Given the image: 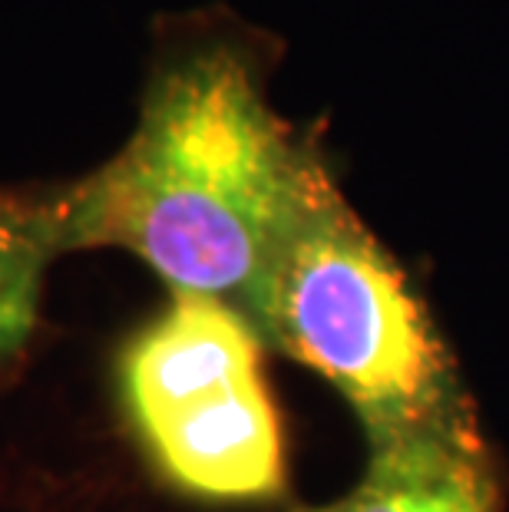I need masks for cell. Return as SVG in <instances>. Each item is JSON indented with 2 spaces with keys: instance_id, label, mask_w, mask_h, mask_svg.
<instances>
[{
  "instance_id": "6da1fadb",
  "label": "cell",
  "mask_w": 509,
  "mask_h": 512,
  "mask_svg": "<svg viewBox=\"0 0 509 512\" xmlns=\"http://www.w3.org/2000/svg\"><path fill=\"white\" fill-rule=\"evenodd\" d=\"M324 169L278 116L242 40L189 37L153 63L126 143L47 192L53 245L57 255L119 248L169 294L245 311Z\"/></svg>"
},
{
  "instance_id": "7a4b0ae2",
  "label": "cell",
  "mask_w": 509,
  "mask_h": 512,
  "mask_svg": "<svg viewBox=\"0 0 509 512\" xmlns=\"http://www.w3.org/2000/svg\"><path fill=\"white\" fill-rule=\"evenodd\" d=\"M242 314L265 347L341 390L367 443L476 423L404 268L328 169L314 179Z\"/></svg>"
},
{
  "instance_id": "3957f363",
  "label": "cell",
  "mask_w": 509,
  "mask_h": 512,
  "mask_svg": "<svg viewBox=\"0 0 509 512\" xmlns=\"http://www.w3.org/2000/svg\"><path fill=\"white\" fill-rule=\"evenodd\" d=\"M169 298L119 357V390L139 443L159 473L192 496H278L285 450L262 374V337L225 301Z\"/></svg>"
},
{
  "instance_id": "277c9868",
  "label": "cell",
  "mask_w": 509,
  "mask_h": 512,
  "mask_svg": "<svg viewBox=\"0 0 509 512\" xmlns=\"http://www.w3.org/2000/svg\"><path fill=\"white\" fill-rule=\"evenodd\" d=\"M305 512H500V476L476 423L407 433L371 443L361 483Z\"/></svg>"
},
{
  "instance_id": "5b68a950",
  "label": "cell",
  "mask_w": 509,
  "mask_h": 512,
  "mask_svg": "<svg viewBox=\"0 0 509 512\" xmlns=\"http://www.w3.org/2000/svg\"><path fill=\"white\" fill-rule=\"evenodd\" d=\"M53 258L47 192L0 185V377L24 357L34 337L43 275Z\"/></svg>"
}]
</instances>
